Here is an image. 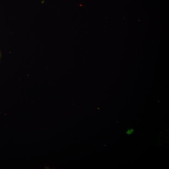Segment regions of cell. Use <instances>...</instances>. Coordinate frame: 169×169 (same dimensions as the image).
<instances>
[{
  "label": "cell",
  "mask_w": 169,
  "mask_h": 169,
  "mask_svg": "<svg viewBox=\"0 0 169 169\" xmlns=\"http://www.w3.org/2000/svg\"><path fill=\"white\" fill-rule=\"evenodd\" d=\"M133 130L132 129H130L128 130L126 132V133L128 135H130L133 132Z\"/></svg>",
  "instance_id": "cell-1"
},
{
  "label": "cell",
  "mask_w": 169,
  "mask_h": 169,
  "mask_svg": "<svg viewBox=\"0 0 169 169\" xmlns=\"http://www.w3.org/2000/svg\"><path fill=\"white\" fill-rule=\"evenodd\" d=\"M1 57H2V54H1V50L0 49V63L1 62Z\"/></svg>",
  "instance_id": "cell-2"
}]
</instances>
